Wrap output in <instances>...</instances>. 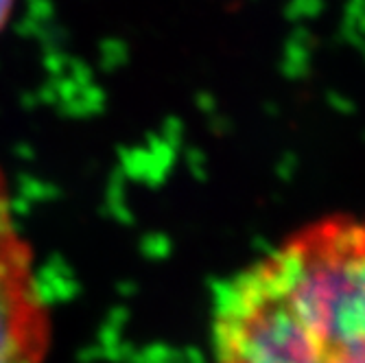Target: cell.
I'll use <instances>...</instances> for the list:
<instances>
[{"label":"cell","mask_w":365,"mask_h":363,"mask_svg":"<svg viewBox=\"0 0 365 363\" xmlns=\"http://www.w3.org/2000/svg\"><path fill=\"white\" fill-rule=\"evenodd\" d=\"M212 363H365V221H313L232 278Z\"/></svg>","instance_id":"obj_1"},{"label":"cell","mask_w":365,"mask_h":363,"mask_svg":"<svg viewBox=\"0 0 365 363\" xmlns=\"http://www.w3.org/2000/svg\"><path fill=\"white\" fill-rule=\"evenodd\" d=\"M51 319L33 274V254L14 221L0 171V363H42Z\"/></svg>","instance_id":"obj_2"},{"label":"cell","mask_w":365,"mask_h":363,"mask_svg":"<svg viewBox=\"0 0 365 363\" xmlns=\"http://www.w3.org/2000/svg\"><path fill=\"white\" fill-rule=\"evenodd\" d=\"M11 7H14V0H0V29L5 26V22L11 14Z\"/></svg>","instance_id":"obj_3"}]
</instances>
